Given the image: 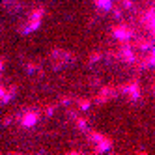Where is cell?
Here are the masks:
<instances>
[{"mask_svg":"<svg viewBox=\"0 0 155 155\" xmlns=\"http://www.w3.org/2000/svg\"><path fill=\"white\" fill-rule=\"evenodd\" d=\"M36 121H38V114L36 112H28L23 120V125L25 127H32V125H36Z\"/></svg>","mask_w":155,"mask_h":155,"instance_id":"obj_1","label":"cell"},{"mask_svg":"<svg viewBox=\"0 0 155 155\" xmlns=\"http://www.w3.org/2000/svg\"><path fill=\"white\" fill-rule=\"evenodd\" d=\"M114 36L118 38V39H127L129 38V34H127V30H124L121 26H118L116 30H114Z\"/></svg>","mask_w":155,"mask_h":155,"instance_id":"obj_2","label":"cell"},{"mask_svg":"<svg viewBox=\"0 0 155 155\" xmlns=\"http://www.w3.org/2000/svg\"><path fill=\"white\" fill-rule=\"evenodd\" d=\"M99 151H107V150H110V140H101L99 142V148H97Z\"/></svg>","mask_w":155,"mask_h":155,"instance_id":"obj_3","label":"cell"},{"mask_svg":"<svg viewBox=\"0 0 155 155\" xmlns=\"http://www.w3.org/2000/svg\"><path fill=\"white\" fill-rule=\"evenodd\" d=\"M97 6L103 9H110V0H97Z\"/></svg>","mask_w":155,"mask_h":155,"instance_id":"obj_4","label":"cell"},{"mask_svg":"<svg viewBox=\"0 0 155 155\" xmlns=\"http://www.w3.org/2000/svg\"><path fill=\"white\" fill-rule=\"evenodd\" d=\"M151 26H155V21H153V23H151Z\"/></svg>","mask_w":155,"mask_h":155,"instance_id":"obj_5","label":"cell"},{"mask_svg":"<svg viewBox=\"0 0 155 155\" xmlns=\"http://www.w3.org/2000/svg\"><path fill=\"white\" fill-rule=\"evenodd\" d=\"M0 68H2V62H0Z\"/></svg>","mask_w":155,"mask_h":155,"instance_id":"obj_6","label":"cell"}]
</instances>
